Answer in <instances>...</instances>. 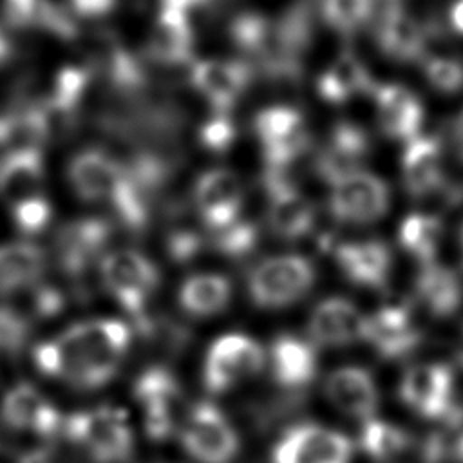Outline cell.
<instances>
[{"label":"cell","mask_w":463,"mask_h":463,"mask_svg":"<svg viewBox=\"0 0 463 463\" xmlns=\"http://www.w3.org/2000/svg\"><path fill=\"white\" fill-rule=\"evenodd\" d=\"M130 340V327L121 320H85L38 344L33 358L36 367L51 378L81 389H96L118 373Z\"/></svg>","instance_id":"obj_1"},{"label":"cell","mask_w":463,"mask_h":463,"mask_svg":"<svg viewBox=\"0 0 463 463\" xmlns=\"http://www.w3.org/2000/svg\"><path fill=\"white\" fill-rule=\"evenodd\" d=\"M315 280L317 269L307 257L282 253L257 262L248 273L246 288L257 307L282 309L304 298Z\"/></svg>","instance_id":"obj_2"},{"label":"cell","mask_w":463,"mask_h":463,"mask_svg":"<svg viewBox=\"0 0 463 463\" xmlns=\"http://www.w3.org/2000/svg\"><path fill=\"white\" fill-rule=\"evenodd\" d=\"M61 432L96 463H123L134 449V436L125 412L110 405L69 414Z\"/></svg>","instance_id":"obj_3"},{"label":"cell","mask_w":463,"mask_h":463,"mask_svg":"<svg viewBox=\"0 0 463 463\" xmlns=\"http://www.w3.org/2000/svg\"><path fill=\"white\" fill-rule=\"evenodd\" d=\"M402 402L427 420L458 425L463 405L456 396L452 369L445 364H418L409 367L400 380Z\"/></svg>","instance_id":"obj_4"},{"label":"cell","mask_w":463,"mask_h":463,"mask_svg":"<svg viewBox=\"0 0 463 463\" xmlns=\"http://www.w3.org/2000/svg\"><path fill=\"white\" fill-rule=\"evenodd\" d=\"M99 275L112 298L136 320H143L145 307L159 286L156 264L136 250H116L99 260Z\"/></svg>","instance_id":"obj_5"},{"label":"cell","mask_w":463,"mask_h":463,"mask_svg":"<svg viewBox=\"0 0 463 463\" xmlns=\"http://www.w3.org/2000/svg\"><path fill=\"white\" fill-rule=\"evenodd\" d=\"M183 449L197 463H230L239 452V436L226 414L210 402H197L179 425Z\"/></svg>","instance_id":"obj_6"},{"label":"cell","mask_w":463,"mask_h":463,"mask_svg":"<svg viewBox=\"0 0 463 463\" xmlns=\"http://www.w3.org/2000/svg\"><path fill=\"white\" fill-rule=\"evenodd\" d=\"M253 130L262 146L268 170L288 172L289 165L304 156L311 143L302 112L289 105H273L259 110L253 118Z\"/></svg>","instance_id":"obj_7"},{"label":"cell","mask_w":463,"mask_h":463,"mask_svg":"<svg viewBox=\"0 0 463 463\" xmlns=\"http://www.w3.org/2000/svg\"><path fill=\"white\" fill-rule=\"evenodd\" d=\"M264 364V349L255 338L242 333L222 335L210 345L204 356V387L212 394H222L259 374Z\"/></svg>","instance_id":"obj_8"},{"label":"cell","mask_w":463,"mask_h":463,"mask_svg":"<svg viewBox=\"0 0 463 463\" xmlns=\"http://www.w3.org/2000/svg\"><path fill=\"white\" fill-rule=\"evenodd\" d=\"M327 206L331 215L347 224H371L382 219L391 204L387 183L365 170L333 181Z\"/></svg>","instance_id":"obj_9"},{"label":"cell","mask_w":463,"mask_h":463,"mask_svg":"<svg viewBox=\"0 0 463 463\" xmlns=\"http://www.w3.org/2000/svg\"><path fill=\"white\" fill-rule=\"evenodd\" d=\"M353 445L345 434L317 425L298 423L275 441L269 463H351Z\"/></svg>","instance_id":"obj_10"},{"label":"cell","mask_w":463,"mask_h":463,"mask_svg":"<svg viewBox=\"0 0 463 463\" xmlns=\"http://www.w3.org/2000/svg\"><path fill=\"white\" fill-rule=\"evenodd\" d=\"M134 396L143 411L145 430L154 439H166L179 425L183 392L177 378L166 367L154 365L134 383Z\"/></svg>","instance_id":"obj_11"},{"label":"cell","mask_w":463,"mask_h":463,"mask_svg":"<svg viewBox=\"0 0 463 463\" xmlns=\"http://www.w3.org/2000/svg\"><path fill=\"white\" fill-rule=\"evenodd\" d=\"M262 183L268 197L266 219L269 230L288 241H297L311 233L315 226V208L293 184L288 172L266 168Z\"/></svg>","instance_id":"obj_12"},{"label":"cell","mask_w":463,"mask_h":463,"mask_svg":"<svg viewBox=\"0 0 463 463\" xmlns=\"http://www.w3.org/2000/svg\"><path fill=\"white\" fill-rule=\"evenodd\" d=\"M374 42L391 60L412 63L425 60L429 27L402 4H385L374 24Z\"/></svg>","instance_id":"obj_13"},{"label":"cell","mask_w":463,"mask_h":463,"mask_svg":"<svg viewBox=\"0 0 463 463\" xmlns=\"http://www.w3.org/2000/svg\"><path fill=\"white\" fill-rule=\"evenodd\" d=\"M195 208L210 232L221 230L241 219L244 190L235 172L212 168L199 175L194 186Z\"/></svg>","instance_id":"obj_14"},{"label":"cell","mask_w":463,"mask_h":463,"mask_svg":"<svg viewBox=\"0 0 463 463\" xmlns=\"http://www.w3.org/2000/svg\"><path fill=\"white\" fill-rule=\"evenodd\" d=\"M112 235L105 219H78L65 224L56 235V257L60 268L72 279H80L103 259V250Z\"/></svg>","instance_id":"obj_15"},{"label":"cell","mask_w":463,"mask_h":463,"mask_svg":"<svg viewBox=\"0 0 463 463\" xmlns=\"http://www.w3.org/2000/svg\"><path fill=\"white\" fill-rule=\"evenodd\" d=\"M253 78V69L242 60H201L192 65L190 80L194 89L213 107L215 112H228Z\"/></svg>","instance_id":"obj_16"},{"label":"cell","mask_w":463,"mask_h":463,"mask_svg":"<svg viewBox=\"0 0 463 463\" xmlns=\"http://www.w3.org/2000/svg\"><path fill=\"white\" fill-rule=\"evenodd\" d=\"M364 340L387 360L411 354L421 342V331L405 306L389 304L367 317Z\"/></svg>","instance_id":"obj_17"},{"label":"cell","mask_w":463,"mask_h":463,"mask_svg":"<svg viewBox=\"0 0 463 463\" xmlns=\"http://www.w3.org/2000/svg\"><path fill=\"white\" fill-rule=\"evenodd\" d=\"M365 320L356 304L347 298L329 297L320 300L309 315L307 333L322 347H344L364 340Z\"/></svg>","instance_id":"obj_18"},{"label":"cell","mask_w":463,"mask_h":463,"mask_svg":"<svg viewBox=\"0 0 463 463\" xmlns=\"http://www.w3.org/2000/svg\"><path fill=\"white\" fill-rule=\"evenodd\" d=\"M2 420L7 427L22 432H34L42 438H54L63 429L60 411L29 383L11 387L2 400Z\"/></svg>","instance_id":"obj_19"},{"label":"cell","mask_w":463,"mask_h":463,"mask_svg":"<svg viewBox=\"0 0 463 463\" xmlns=\"http://www.w3.org/2000/svg\"><path fill=\"white\" fill-rule=\"evenodd\" d=\"M369 152L367 132L351 121H338L315 157V170L331 184L347 174L364 170L362 165Z\"/></svg>","instance_id":"obj_20"},{"label":"cell","mask_w":463,"mask_h":463,"mask_svg":"<svg viewBox=\"0 0 463 463\" xmlns=\"http://www.w3.org/2000/svg\"><path fill=\"white\" fill-rule=\"evenodd\" d=\"M380 130L391 139L411 141L420 136L425 110L420 98L400 83H380L373 89Z\"/></svg>","instance_id":"obj_21"},{"label":"cell","mask_w":463,"mask_h":463,"mask_svg":"<svg viewBox=\"0 0 463 463\" xmlns=\"http://www.w3.org/2000/svg\"><path fill=\"white\" fill-rule=\"evenodd\" d=\"M333 255L338 269L356 286L382 289L391 277L392 255L382 241L342 242L335 246Z\"/></svg>","instance_id":"obj_22"},{"label":"cell","mask_w":463,"mask_h":463,"mask_svg":"<svg viewBox=\"0 0 463 463\" xmlns=\"http://www.w3.org/2000/svg\"><path fill=\"white\" fill-rule=\"evenodd\" d=\"M441 141L436 136H416L407 141L402 154V181L418 199L429 197L445 186Z\"/></svg>","instance_id":"obj_23"},{"label":"cell","mask_w":463,"mask_h":463,"mask_svg":"<svg viewBox=\"0 0 463 463\" xmlns=\"http://www.w3.org/2000/svg\"><path fill=\"white\" fill-rule=\"evenodd\" d=\"M326 396L340 412L362 423L376 414L378 387L373 374L362 367L345 365L329 373Z\"/></svg>","instance_id":"obj_24"},{"label":"cell","mask_w":463,"mask_h":463,"mask_svg":"<svg viewBox=\"0 0 463 463\" xmlns=\"http://www.w3.org/2000/svg\"><path fill=\"white\" fill-rule=\"evenodd\" d=\"M273 380L289 391L307 387L317 376V351L311 342L295 335H279L269 347Z\"/></svg>","instance_id":"obj_25"},{"label":"cell","mask_w":463,"mask_h":463,"mask_svg":"<svg viewBox=\"0 0 463 463\" xmlns=\"http://www.w3.org/2000/svg\"><path fill=\"white\" fill-rule=\"evenodd\" d=\"M194 31L188 11L161 4L148 36L150 56L161 63H183L190 58Z\"/></svg>","instance_id":"obj_26"},{"label":"cell","mask_w":463,"mask_h":463,"mask_svg":"<svg viewBox=\"0 0 463 463\" xmlns=\"http://www.w3.org/2000/svg\"><path fill=\"white\" fill-rule=\"evenodd\" d=\"M373 89L371 72L351 51L340 52L317 78V94L331 105H342Z\"/></svg>","instance_id":"obj_27"},{"label":"cell","mask_w":463,"mask_h":463,"mask_svg":"<svg viewBox=\"0 0 463 463\" xmlns=\"http://www.w3.org/2000/svg\"><path fill=\"white\" fill-rule=\"evenodd\" d=\"M414 293L423 309L439 318L454 315L463 302V284L459 277L436 260L421 266L414 282Z\"/></svg>","instance_id":"obj_28"},{"label":"cell","mask_w":463,"mask_h":463,"mask_svg":"<svg viewBox=\"0 0 463 463\" xmlns=\"http://www.w3.org/2000/svg\"><path fill=\"white\" fill-rule=\"evenodd\" d=\"M45 269V253L33 242H7L0 246V295L31 289Z\"/></svg>","instance_id":"obj_29"},{"label":"cell","mask_w":463,"mask_h":463,"mask_svg":"<svg viewBox=\"0 0 463 463\" xmlns=\"http://www.w3.org/2000/svg\"><path fill=\"white\" fill-rule=\"evenodd\" d=\"M177 298L188 315L197 318L213 317L230 304L232 282L219 273H195L181 284Z\"/></svg>","instance_id":"obj_30"},{"label":"cell","mask_w":463,"mask_h":463,"mask_svg":"<svg viewBox=\"0 0 463 463\" xmlns=\"http://www.w3.org/2000/svg\"><path fill=\"white\" fill-rule=\"evenodd\" d=\"M43 163L40 150L14 154L0 170V195L11 204L42 195Z\"/></svg>","instance_id":"obj_31"},{"label":"cell","mask_w":463,"mask_h":463,"mask_svg":"<svg viewBox=\"0 0 463 463\" xmlns=\"http://www.w3.org/2000/svg\"><path fill=\"white\" fill-rule=\"evenodd\" d=\"M2 13L16 29H42L58 36H72L74 24L51 0H4Z\"/></svg>","instance_id":"obj_32"},{"label":"cell","mask_w":463,"mask_h":463,"mask_svg":"<svg viewBox=\"0 0 463 463\" xmlns=\"http://www.w3.org/2000/svg\"><path fill=\"white\" fill-rule=\"evenodd\" d=\"M443 235V224L438 215L414 212L403 217L398 228L400 246L421 266L436 260Z\"/></svg>","instance_id":"obj_33"},{"label":"cell","mask_w":463,"mask_h":463,"mask_svg":"<svg viewBox=\"0 0 463 463\" xmlns=\"http://www.w3.org/2000/svg\"><path fill=\"white\" fill-rule=\"evenodd\" d=\"M273 31L275 20H269L268 16L253 11H246L233 16L228 25L232 43L248 56L259 58L260 63L271 49Z\"/></svg>","instance_id":"obj_34"},{"label":"cell","mask_w":463,"mask_h":463,"mask_svg":"<svg viewBox=\"0 0 463 463\" xmlns=\"http://www.w3.org/2000/svg\"><path fill=\"white\" fill-rule=\"evenodd\" d=\"M358 443L369 458L387 461L407 450L409 434L394 423L371 418L362 423Z\"/></svg>","instance_id":"obj_35"},{"label":"cell","mask_w":463,"mask_h":463,"mask_svg":"<svg viewBox=\"0 0 463 463\" xmlns=\"http://www.w3.org/2000/svg\"><path fill=\"white\" fill-rule=\"evenodd\" d=\"M89 85V72L81 67H63L58 71V74L52 80L51 90L45 98L43 112L47 116L60 112V114H71L74 107L80 103L85 89Z\"/></svg>","instance_id":"obj_36"},{"label":"cell","mask_w":463,"mask_h":463,"mask_svg":"<svg viewBox=\"0 0 463 463\" xmlns=\"http://www.w3.org/2000/svg\"><path fill=\"white\" fill-rule=\"evenodd\" d=\"M374 5L376 0H322L320 13L331 29L353 34L371 20Z\"/></svg>","instance_id":"obj_37"},{"label":"cell","mask_w":463,"mask_h":463,"mask_svg":"<svg viewBox=\"0 0 463 463\" xmlns=\"http://www.w3.org/2000/svg\"><path fill=\"white\" fill-rule=\"evenodd\" d=\"M212 242L217 251L241 259L250 255L259 242V230L251 221L237 219L232 224L212 232Z\"/></svg>","instance_id":"obj_38"},{"label":"cell","mask_w":463,"mask_h":463,"mask_svg":"<svg viewBox=\"0 0 463 463\" xmlns=\"http://www.w3.org/2000/svg\"><path fill=\"white\" fill-rule=\"evenodd\" d=\"M423 72L429 85L443 94L463 90V61L447 56L425 58Z\"/></svg>","instance_id":"obj_39"},{"label":"cell","mask_w":463,"mask_h":463,"mask_svg":"<svg viewBox=\"0 0 463 463\" xmlns=\"http://www.w3.org/2000/svg\"><path fill=\"white\" fill-rule=\"evenodd\" d=\"M11 213L20 233L38 235L49 224L52 210H51V203L42 194L38 197H33L11 206Z\"/></svg>","instance_id":"obj_40"},{"label":"cell","mask_w":463,"mask_h":463,"mask_svg":"<svg viewBox=\"0 0 463 463\" xmlns=\"http://www.w3.org/2000/svg\"><path fill=\"white\" fill-rule=\"evenodd\" d=\"M235 123L228 112H215L199 128L201 145L212 152H224L235 141Z\"/></svg>","instance_id":"obj_41"},{"label":"cell","mask_w":463,"mask_h":463,"mask_svg":"<svg viewBox=\"0 0 463 463\" xmlns=\"http://www.w3.org/2000/svg\"><path fill=\"white\" fill-rule=\"evenodd\" d=\"M29 335L27 320L13 307L0 306V354L18 353Z\"/></svg>","instance_id":"obj_42"},{"label":"cell","mask_w":463,"mask_h":463,"mask_svg":"<svg viewBox=\"0 0 463 463\" xmlns=\"http://www.w3.org/2000/svg\"><path fill=\"white\" fill-rule=\"evenodd\" d=\"M168 255L175 262H188L203 250V237L192 230H179L168 237Z\"/></svg>","instance_id":"obj_43"},{"label":"cell","mask_w":463,"mask_h":463,"mask_svg":"<svg viewBox=\"0 0 463 463\" xmlns=\"http://www.w3.org/2000/svg\"><path fill=\"white\" fill-rule=\"evenodd\" d=\"M33 307L42 317L54 315V313H58L63 307L61 293L58 289H54V288H38L34 291Z\"/></svg>","instance_id":"obj_44"},{"label":"cell","mask_w":463,"mask_h":463,"mask_svg":"<svg viewBox=\"0 0 463 463\" xmlns=\"http://www.w3.org/2000/svg\"><path fill=\"white\" fill-rule=\"evenodd\" d=\"M118 0H69L71 7L76 14L87 16V18H98L107 14Z\"/></svg>","instance_id":"obj_45"},{"label":"cell","mask_w":463,"mask_h":463,"mask_svg":"<svg viewBox=\"0 0 463 463\" xmlns=\"http://www.w3.org/2000/svg\"><path fill=\"white\" fill-rule=\"evenodd\" d=\"M449 22L458 34H463V0H454L449 9Z\"/></svg>","instance_id":"obj_46"},{"label":"cell","mask_w":463,"mask_h":463,"mask_svg":"<svg viewBox=\"0 0 463 463\" xmlns=\"http://www.w3.org/2000/svg\"><path fill=\"white\" fill-rule=\"evenodd\" d=\"M452 141L458 150V156L463 161V110L456 116V119L452 123Z\"/></svg>","instance_id":"obj_47"},{"label":"cell","mask_w":463,"mask_h":463,"mask_svg":"<svg viewBox=\"0 0 463 463\" xmlns=\"http://www.w3.org/2000/svg\"><path fill=\"white\" fill-rule=\"evenodd\" d=\"M20 463H51V454L47 450H34L25 454Z\"/></svg>","instance_id":"obj_48"},{"label":"cell","mask_w":463,"mask_h":463,"mask_svg":"<svg viewBox=\"0 0 463 463\" xmlns=\"http://www.w3.org/2000/svg\"><path fill=\"white\" fill-rule=\"evenodd\" d=\"M208 0H161V4H166V5H175V7H181L184 11H188L190 7L194 5H199V4H204Z\"/></svg>","instance_id":"obj_49"},{"label":"cell","mask_w":463,"mask_h":463,"mask_svg":"<svg viewBox=\"0 0 463 463\" xmlns=\"http://www.w3.org/2000/svg\"><path fill=\"white\" fill-rule=\"evenodd\" d=\"M454 454H456V461L463 463V436H459L454 443Z\"/></svg>","instance_id":"obj_50"},{"label":"cell","mask_w":463,"mask_h":463,"mask_svg":"<svg viewBox=\"0 0 463 463\" xmlns=\"http://www.w3.org/2000/svg\"><path fill=\"white\" fill-rule=\"evenodd\" d=\"M7 54H9V43H7V40L4 38V34L0 33V63L7 58Z\"/></svg>","instance_id":"obj_51"},{"label":"cell","mask_w":463,"mask_h":463,"mask_svg":"<svg viewBox=\"0 0 463 463\" xmlns=\"http://www.w3.org/2000/svg\"><path fill=\"white\" fill-rule=\"evenodd\" d=\"M458 360L463 365V331H461V338H459V345H458Z\"/></svg>","instance_id":"obj_52"},{"label":"cell","mask_w":463,"mask_h":463,"mask_svg":"<svg viewBox=\"0 0 463 463\" xmlns=\"http://www.w3.org/2000/svg\"><path fill=\"white\" fill-rule=\"evenodd\" d=\"M461 248H463V232H461Z\"/></svg>","instance_id":"obj_53"}]
</instances>
